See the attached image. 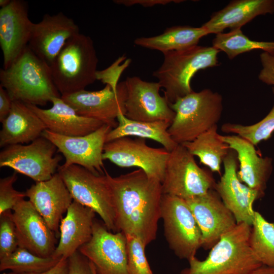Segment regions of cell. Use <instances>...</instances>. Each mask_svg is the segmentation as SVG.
Returning a JSON list of instances; mask_svg holds the SVG:
<instances>
[{"instance_id":"28","label":"cell","mask_w":274,"mask_h":274,"mask_svg":"<svg viewBox=\"0 0 274 274\" xmlns=\"http://www.w3.org/2000/svg\"><path fill=\"white\" fill-rule=\"evenodd\" d=\"M208 35V32L202 26L199 27L187 25L173 26L166 28L163 33L155 36L136 38L134 44L163 53L197 45L200 39Z\"/></svg>"},{"instance_id":"39","label":"cell","mask_w":274,"mask_h":274,"mask_svg":"<svg viewBox=\"0 0 274 274\" xmlns=\"http://www.w3.org/2000/svg\"><path fill=\"white\" fill-rule=\"evenodd\" d=\"M260 58L262 69L258 75L259 80L274 86V55L263 52L261 53Z\"/></svg>"},{"instance_id":"23","label":"cell","mask_w":274,"mask_h":274,"mask_svg":"<svg viewBox=\"0 0 274 274\" xmlns=\"http://www.w3.org/2000/svg\"><path fill=\"white\" fill-rule=\"evenodd\" d=\"M52 107L48 109L26 104L42 120L46 129L56 134L79 136L90 133L104 124L101 122L79 115L61 97H54Z\"/></svg>"},{"instance_id":"5","label":"cell","mask_w":274,"mask_h":274,"mask_svg":"<svg viewBox=\"0 0 274 274\" xmlns=\"http://www.w3.org/2000/svg\"><path fill=\"white\" fill-rule=\"evenodd\" d=\"M98 58L91 38L79 33L67 41L50 65L61 96L84 90L96 80Z\"/></svg>"},{"instance_id":"1","label":"cell","mask_w":274,"mask_h":274,"mask_svg":"<svg viewBox=\"0 0 274 274\" xmlns=\"http://www.w3.org/2000/svg\"><path fill=\"white\" fill-rule=\"evenodd\" d=\"M113 199L116 232L135 236L147 246L157 236L162 183L138 169L118 177L106 170Z\"/></svg>"},{"instance_id":"18","label":"cell","mask_w":274,"mask_h":274,"mask_svg":"<svg viewBox=\"0 0 274 274\" xmlns=\"http://www.w3.org/2000/svg\"><path fill=\"white\" fill-rule=\"evenodd\" d=\"M79 33L78 25L62 12L46 14L33 23L28 46L50 66L67 41Z\"/></svg>"},{"instance_id":"27","label":"cell","mask_w":274,"mask_h":274,"mask_svg":"<svg viewBox=\"0 0 274 274\" xmlns=\"http://www.w3.org/2000/svg\"><path fill=\"white\" fill-rule=\"evenodd\" d=\"M118 124L108 134L106 143L122 137L136 136L158 142L171 152L178 144L170 137L168 129L171 123L164 121L144 122L126 118L123 114L117 117Z\"/></svg>"},{"instance_id":"9","label":"cell","mask_w":274,"mask_h":274,"mask_svg":"<svg viewBox=\"0 0 274 274\" xmlns=\"http://www.w3.org/2000/svg\"><path fill=\"white\" fill-rule=\"evenodd\" d=\"M194 157L181 144L170 152L162 183L163 194L187 200L214 189L216 183L212 175L200 167Z\"/></svg>"},{"instance_id":"15","label":"cell","mask_w":274,"mask_h":274,"mask_svg":"<svg viewBox=\"0 0 274 274\" xmlns=\"http://www.w3.org/2000/svg\"><path fill=\"white\" fill-rule=\"evenodd\" d=\"M126 90L124 81L117 90L109 85L98 91L85 89L61 96V98L81 116L97 120L113 129L118 124L117 117L125 113Z\"/></svg>"},{"instance_id":"3","label":"cell","mask_w":274,"mask_h":274,"mask_svg":"<svg viewBox=\"0 0 274 274\" xmlns=\"http://www.w3.org/2000/svg\"><path fill=\"white\" fill-rule=\"evenodd\" d=\"M251 226L237 223L211 248L208 257H195L181 274H249L262 265L253 253L249 242Z\"/></svg>"},{"instance_id":"36","label":"cell","mask_w":274,"mask_h":274,"mask_svg":"<svg viewBox=\"0 0 274 274\" xmlns=\"http://www.w3.org/2000/svg\"><path fill=\"white\" fill-rule=\"evenodd\" d=\"M18 179L17 173L0 179V214L12 210L26 196L25 192L15 190L13 184Z\"/></svg>"},{"instance_id":"11","label":"cell","mask_w":274,"mask_h":274,"mask_svg":"<svg viewBox=\"0 0 274 274\" xmlns=\"http://www.w3.org/2000/svg\"><path fill=\"white\" fill-rule=\"evenodd\" d=\"M170 152L146 144V139L120 138L105 144L102 159L121 167H137L162 183Z\"/></svg>"},{"instance_id":"42","label":"cell","mask_w":274,"mask_h":274,"mask_svg":"<svg viewBox=\"0 0 274 274\" xmlns=\"http://www.w3.org/2000/svg\"><path fill=\"white\" fill-rule=\"evenodd\" d=\"M68 258H61L55 265L46 271L39 273L28 274H68Z\"/></svg>"},{"instance_id":"20","label":"cell","mask_w":274,"mask_h":274,"mask_svg":"<svg viewBox=\"0 0 274 274\" xmlns=\"http://www.w3.org/2000/svg\"><path fill=\"white\" fill-rule=\"evenodd\" d=\"M33 22L29 19L27 3L11 0L0 9V46L4 67H9L28 46Z\"/></svg>"},{"instance_id":"16","label":"cell","mask_w":274,"mask_h":274,"mask_svg":"<svg viewBox=\"0 0 274 274\" xmlns=\"http://www.w3.org/2000/svg\"><path fill=\"white\" fill-rule=\"evenodd\" d=\"M185 201L200 230L201 247L205 250L211 249L237 224L234 216L214 189Z\"/></svg>"},{"instance_id":"14","label":"cell","mask_w":274,"mask_h":274,"mask_svg":"<svg viewBox=\"0 0 274 274\" xmlns=\"http://www.w3.org/2000/svg\"><path fill=\"white\" fill-rule=\"evenodd\" d=\"M126 95L124 116L131 120L172 124L176 113L163 96L158 82H147L139 77H128L124 81Z\"/></svg>"},{"instance_id":"31","label":"cell","mask_w":274,"mask_h":274,"mask_svg":"<svg viewBox=\"0 0 274 274\" xmlns=\"http://www.w3.org/2000/svg\"><path fill=\"white\" fill-rule=\"evenodd\" d=\"M249 242L253 253L262 265L274 266V222L267 221L256 211Z\"/></svg>"},{"instance_id":"19","label":"cell","mask_w":274,"mask_h":274,"mask_svg":"<svg viewBox=\"0 0 274 274\" xmlns=\"http://www.w3.org/2000/svg\"><path fill=\"white\" fill-rule=\"evenodd\" d=\"M224 173L216 183L214 189L225 206L234 216L236 223H246L252 226L255 211L254 202L262 196L241 182L237 175V158L230 151L223 161Z\"/></svg>"},{"instance_id":"6","label":"cell","mask_w":274,"mask_h":274,"mask_svg":"<svg viewBox=\"0 0 274 274\" xmlns=\"http://www.w3.org/2000/svg\"><path fill=\"white\" fill-rule=\"evenodd\" d=\"M175 117L168 129L178 144L191 142L217 124L223 111L221 94L209 89L192 91L169 104Z\"/></svg>"},{"instance_id":"12","label":"cell","mask_w":274,"mask_h":274,"mask_svg":"<svg viewBox=\"0 0 274 274\" xmlns=\"http://www.w3.org/2000/svg\"><path fill=\"white\" fill-rule=\"evenodd\" d=\"M78 251L92 263L96 274H130L126 235L109 230L104 223L95 219L91 238Z\"/></svg>"},{"instance_id":"22","label":"cell","mask_w":274,"mask_h":274,"mask_svg":"<svg viewBox=\"0 0 274 274\" xmlns=\"http://www.w3.org/2000/svg\"><path fill=\"white\" fill-rule=\"evenodd\" d=\"M220 138L236 152L239 162L237 172L239 181L263 197L272 170L271 158L259 156L253 144L238 135L220 134Z\"/></svg>"},{"instance_id":"29","label":"cell","mask_w":274,"mask_h":274,"mask_svg":"<svg viewBox=\"0 0 274 274\" xmlns=\"http://www.w3.org/2000/svg\"><path fill=\"white\" fill-rule=\"evenodd\" d=\"M200 163L213 172L220 174L221 165L230 152L229 146L220 138L217 125H214L191 142L183 144Z\"/></svg>"},{"instance_id":"41","label":"cell","mask_w":274,"mask_h":274,"mask_svg":"<svg viewBox=\"0 0 274 274\" xmlns=\"http://www.w3.org/2000/svg\"><path fill=\"white\" fill-rule=\"evenodd\" d=\"M11 99L6 90L0 85V122H2L9 114L12 105Z\"/></svg>"},{"instance_id":"26","label":"cell","mask_w":274,"mask_h":274,"mask_svg":"<svg viewBox=\"0 0 274 274\" xmlns=\"http://www.w3.org/2000/svg\"><path fill=\"white\" fill-rule=\"evenodd\" d=\"M0 147L29 143L42 136L46 127L28 106L13 101L8 116L1 122Z\"/></svg>"},{"instance_id":"35","label":"cell","mask_w":274,"mask_h":274,"mask_svg":"<svg viewBox=\"0 0 274 274\" xmlns=\"http://www.w3.org/2000/svg\"><path fill=\"white\" fill-rule=\"evenodd\" d=\"M18 247L11 210L0 214V259L12 253Z\"/></svg>"},{"instance_id":"13","label":"cell","mask_w":274,"mask_h":274,"mask_svg":"<svg viewBox=\"0 0 274 274\" xmlns=\"http://www.w3.org/2000/svg\"><path fill=\"white\" fill-rule=\"evenodd\" d=\"M112 129L104 124L90 133L79 136L62 135L46 129L42 136L51 142L63 155V166L78 165L94 174L104 175V148L107 135Z\"/></svg>"},{"instance_id":"30","label":"cell","mask_w":274,"mask_h":274,"mask_svg":"<svg viewBox=\"0 0 274 274\" xmlns=\"http://www.w3.org/2000/svg\"><path fill=\"white\" fill-rule=\"evenodd\" d=\"M212 44L213 47L225 52L230 59L242 53L256 50L274 55V42L253 41L245 35L241 28L217 34Z\"/></svg>"},{"instance_id":"24","label":"cell","mask_w":274,"mask_h":274,"mask_svg":"<svg viewBox=\"0 0 274 274\" xmlns=\"http://www.w3.org/2000/svg\"><path fill=\"white\" fill-rule=\"evenodd\" d=\"M95 213L74 201L60 222L59 241L52 257L68 258L91 238Z\"/></svg>"},{"instance_id":"45","label":"cell","mask_w":274,"mask_h":274,"mask_svg":"<svg viewBox=\"0 0 274 274\" xmlns=\"http://www.w3.org/2000/svg\"><path fill=\"white\" fill-rule=\"evenodd\" d=\"M3 274H18V273H15V272H10V273L4 272Z\"/></svg>"},{"instance_id":"2","label":"cell","mask_w":274,"mask_h":274,"mask_svg":"<svg viewBox=\"0 0 274 274\" xmlns=\"http://www.w3.org/2000/svg\"><path fill=\"white\" fill-rule=\"evenodd\" d=\"M0 81L12 101L39 107L61 97L50 66L28 46L9 67L1 69Z\"/></svg>"},{"instance_id":"17","label":"cell","mask_w":274,"mask_h":274,"mask_svg":"<svg viewBox=\"0 0 274 274\" xmlns=\"http://www.w3.org/2000/svg\"><path fill=\"white\" fill-rule=\"evenodd\" d=\"M12 210L18 247L42 257L52 256L57 247V235L30 201L23 199Z\"/></svg>"},{"instance_id":"37","label":"cell","mask_w":274,"mask_h":274,"mask_svg":"<svg viewBox=\"0 0 274 274\" xmlns=\"http://www.w3.org/2000/svg\"><path fill=\"white\" fill-rule=\"evenodd\" d=\"M125 57L119 58L113 64L102 71H97L96 80H100L102 83L109 85L114 90H117L118 80L121 74L130 63V60L127 59L124 64H119Z\"/></svg>"},{"instance_id":"25","label":"cell","mask_w":274,"mask_h":274,"mask_svg":"<svg viewBox=\"0 0 274 274\" xmlns=\"http://www.w3.org/2000/svg\"><path fill=\"white\" fill-rule=\"evenodd\" d=\"M274 13V0H236L230 2L223 9L215 12L202 26L208 34L240 29L256 17Z\"/></svg>"},{"instance_id":"43","label":"cell","mask_w":274,"mask_h":274,"mask_svg":"<svg viewBox=\"0 0 274 274\" xmlns=\"http://www.w3.org/2000/svg\"><path fill=\"white\" fill-rule=\"evenodd\" d=\"M249 274H274V266L262 265L253 270Z\"/></svg>"},{"instance_id":"33","label":"cell","mask_w":274,"mask_h":274,"mask_svg":"<svg viewBox=\"0 0 274 274\" xmlns=\"http://www.w3.org/2000/svg\"><path fill=\"white\" fill-rule=\"evenodd\" d=\"M272 91L274 93V87ZM221 130L235 133L256 146L268 140L274 132V104L268 114L257 123L250 125L226 123L222 125Z\"/></svg>"},{"instance_id":"44","label":"cell","mask_w":274,"mask_h":274,"mask_svg":"<svg viewBox=\"0 0 274 274\" xmlns=\"http://www.w3.org/2000/svg\"><path fill=\"white\" fill-rule=\"evenodd\" d=\"M11 0H0V6L1 8L4 7L8 5Z\"/></svg>"},{"instance_id":"32","label":"cell","mask_w":274,"mask_h":274,"mask_svg":"<svg viewBox=\"0 0 274 274\" xmlns=\"http://www.w3.org/2000/svg\"><path fill=\"white\" fill-rule=\"evenodd\" d=\"M60 259L42 257L18 247L12 253L0 259V271L9 269L18 274L41 273L53 267Z\"/></svg>"},{"instance_id":"21","label":"cell","mask_w":274,"mask_h":274,"mask_svg":"<svg viewBox=\"0 0 274 274\" xmlns=\"http://www.w3.org/2000/svg\"><path fill=\"white\" fill-rule=\"evenodd\" d=\"M25 192L50 228L57 235L62 216L73 201L59 174L55 173L47 181L36 182Z\"/></svg>"},{"instance_id":"40","label":"cell","mask_w":274,"mask_h":274,"mask_svg":"<svg viewBox=\"0 0 274 274\" xmlns=\"http://www.w3.org/2000/svg\"><path fill=\"white\" fill-rule=\"evenodd\" d=\"M184 1L178 0H115L114 3L126 7L140 5L144 7H151L155 5H165L170 3H181Z\"/></svg>"},{"instance_id":"10","label":"cell","mask_w":274,"mask_h":274,"mask_svg":"<svg viewBox=\"0 0 274 274\" xmlns=\"http://www.w3.org/2000/svg\"><path fill=\"white\" fill-rule=\"evenodd\" d=\"M56 146L41 136L28 145L16 144L0 152V167H8L36 182L47 181L56 173L62 158L55 155Z\"/></svg>"},{"instance_id":"38","label":"cell","mask_w":274,"mask_h":274,"mask_svg":"<svg viewBox=\"0 0 274 274\" xmlns=\"http://www.w3.org/2000/svg\"><path fill=\"white\" fill-rule=\"evenodd\" d=\"M68 274H96L92 263L79 251L68 258Z\"/></svg>"},{"instance_id":"7","label":"cell","mask_w":274,"mask_h":274,"mask_svg":"<svg viewBox=\"0 0 274 274\" xmlns=\"http://www.w3.org/2000/svg\"><path fill=\"white\" fill-rule=\"evenodd\" d=\"M58 173L73 200L92 209L109 230L117 232L112 193L105 173L96 175L75 164L59 166Z\"/></svg>"},{"instance_id":"34","label":"cell","mask_w":274,"mask_h":274,"mask_svg":"<svg viewBox=\"0 0 274 274\" xmlns=\"http://www.w3.org/2000/svg\"><path fill=\"white\" fill-rule=\"evenodd\" d=\"M127 263L130 274H153L146 256V246L139 237L126 235Z\"/></svg>"},{"instance_id":"4","label":"cell","mask_w":274,"mask_h":274,"mask_svg":"<svg viewBox=\"0 0 274 274\" xmlns=\"http://www.w3.org/2000/svg\"><path fill=\"white\" fill-rule=\"evenodd\" d=\"M219 52L213 46L197 45L163 53L162 63L152 76L163 88L169 104L193 91L191 81L199 70L218 65Z\"/></svg>"},{"instance_id":"8","label":"cell","mask_w":274,"mask_h":274,"mask_svg":"<svg viewBox=\"0 0 274 274\" xmlns=\"http://www.w3.org/2000/svg\"><path fill=\"white\" fill-rule=\"evenodd\" d=\"M161 218L169 248L181 259L189 261L202 246V235L185 200L163 194Z\"/></svg>"}]
</instances>
